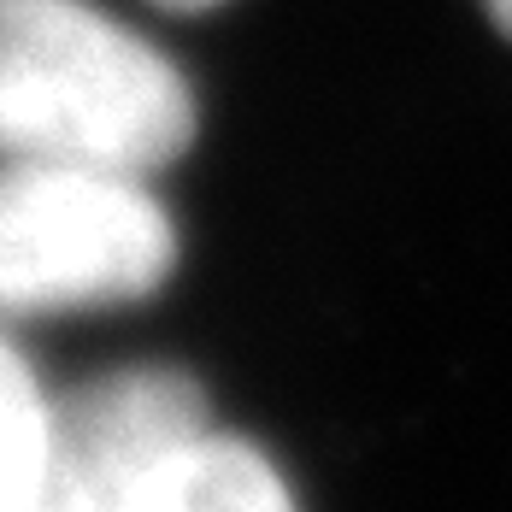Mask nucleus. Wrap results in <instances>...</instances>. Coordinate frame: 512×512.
<instances>
[{
  "mask_svg": "<svg viewBox=\"0 0 512 512\" xmlns=\"http://www.w3.org/2000/svg\"><path fill=\"white\" fill-rule=\"evenodd\" d=\"M195 142V89L95 0H0V159L154 177Z\"/></svg>",
  "mask_w": 512,
  "mask_h": 512,
  "instance_id": "nucleus-1",
  "label": "nucleus"
},
{
  "mask_svg": "<svg viewBox=\"0 0 512 512\" xmlns=\"http://www.w3.org/2000/svg\"><path fill=\"white\" fill-rule=\"evenodd\" d=\"M177 271L148 177L0 159V324L136 307Z\"/></svg>",
  "mask_w": 512,
  "mask_h": 512,
  "instance_id": "nucleus-2",
  "label": "nucleus"
},
{
  "mask_svg": "<svg viewBox=\"0 0 512 512\" xmlns=\"http://www.w3.org/2000/svg\"><path fill=\"white\" fill-rule=\"evenodd\" d=\"M206 389L177 365H124L48 412V448L24 512H136L154 471L206 430Z\"/></svg>",
  "mask_w": 512,
  "mask_h": 512,
  "instance_id": "nucleus-3",
  "label": "nucleus"
},
{
  "mask_svg": "<svg viewBox=\"0 0 512 512\" xmlns=\"http://www.w3.org/2000/svg\"><path fill=\"white\" fill-rule=\"evenodd\" d=\"M136 512H301L283 471L248 436L195 430L171 460L154 471Z\"/></svg>",
  "mask_w": 512,
  "mask_h": 512,
  "instance_id": "nucleus-4",
  "label": "nucleus"
},
{
  "mask_svg": "<svg viewBox=\"0 0 512 512\" xmlns=\"http://www.w3.org/2000/svg\"><path fill=\"white\" fill-rule=\"evenodd\" d=\"M48 412L30 359L0 336V512H24L36 495V471L48 448Z\"/></svg>",
  "mask_w": 512,
  "mask_h": 512,
  "instance_id": "nucleus-5",
  "label": "nucleus"
},
{
  "mask_svg": "<svg viewBox=\"0 0 512 512\" xmlns=\"http://www.w3.org/2000/svg\"><path fill=\"white\" fill-rule=\"evenodd\" d=\"M483 12L495 18V30H501V36L512 42V0H483Z\"/></svg>",
  "mask_w": 512,
  "mask_h": 512,
  "instance_id": "nucleus-6",
  "label": "nucleus"
},
{
  "mask_svg": "<svg viewBox=\"0 0 512 512\" xmlns=\"http://www.w3.org/2000/svg\"><path fill=\"white\" fill-rule=\"evenodd\" d=\"M159 12H206V6H218V0H148Z\"/></svg>",
  "mask_w": 512,
  "mask_h": 512,
  "instance_id": "nucleus-7",
  "label": "nucleus"
}]
</instances>
